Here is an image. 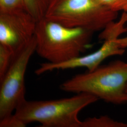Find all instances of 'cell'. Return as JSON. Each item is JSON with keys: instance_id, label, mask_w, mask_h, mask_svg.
Returning <instances> with one entry per match:
<instances>
[{"instance_id": "obj_1", "label": "cell", "mask_w": 127, "mask_h": 127, "mask_svg": "<svg viewBox=\"0 0 127 127\" xmlns=\"http://www.w3.org/2000/svg\"><path fill=\"white\" fill-rule=\"evenodd\" d=\"M93 33L81 28L66 27L43 18L37 22L35 52L47 62L64 63L80 56Z\"/></svg>"}, {"instance_id": "obj_2", "label": "cell", "mask_w": 127, "mask_h": 127, "mask_svg": "<svg viewBox=\"0 0 127 127\" xmlns=\"http://www.w3.org/2000/svg\"><path fill=\"white\" fill-rule=\"evenodd\" d=\"M99 99L86 93L68 98L46 101L22 100L15 115L26 124L38 123L42 127H82L80 112Z\"/></svg>"}, {"instance_id": "obj_3", "label": "cell", "mask_w": 127, "mask_h": 127, "mask_svg": "<svg viewBox=\"0 0 127 127\" xmlns=\"http://www.w3.org/2000/svg\"><path fill=\"white\" fill-rule=\"evenodd\" d=\"M127 62L116 60L92 71L78 74L64 82L61 90L86 93L115 104L127 103Z\"/></svg>"}, {"instance_id": "obj_4", "label": "cell", "mask_w": 127, "mask_h": 127, "mask_svg": "<svg viewBox=\"0 0 127 127\" xmlns=\"http://www.w3.org/2000/svg\"><path fill=\"white\" fill-rule=\"evenodd\" d=\"M97 0H50L44 18L66 27L102 31L117 18Z\"/></svg>"}, {"instance_id": "obj_5", "label": "cell", "mask_w": 127, "mask_h": 127, "mask_svg": "<svg viewBox=\"0 0 127 127\" xmlns=\"http://www.w3.org/2000/svg\"><path fill=\"white\" fill-rule=\"evenodd\" d=\"M127 13L123 12L118 21L108 24L101 31L98 38L104 41L103 45L98 50L84 56H79L62 63L51 64L45 62L40 64L35 73L40 75L55 70H65L79 67H85L88 71H92L100 66L101 63L110 57L123 55L125 50L119 45L120 36L127 32Z\"/></svg>"}, {"instance_id": "obj_6", "label": "cell", "mask_w": 127, "mask_h": 127, "mask_svg": "<svg viewBox=\"0 0 127 127\" xmlns=\"http://www.w3.org/2000/svg\"><path fill=\"white\" fill-rule=\"evenodd\" d=\"M36 47L34 35L28 45L14 58L4 77L0 81V120L12 114L18 104L26 98L25 73Z\"/></svg>"}, {"instance_id": "obj_7", "label": "cell", "mask_w": 127, "mask_h": 127, "mask_svg": "<svg viewBox=\"0 0 127 127\" xmlns=\"http://www.w3.org/2000/svg\"><path fill=\"white\" fill-rule=\"evenodd\" d=\"M37 22L26 9L0 11V44L11 51L14 58L32 39Z\"/></svg>"}, {"instance_id": "obj_8", "label": "cell", "mask_w": 127, "mask_h": 127, "mask_svg": "<svg viewBox=\"0 0 127 127\" xmlns=\"http://www.w3.org/2000/svg\"><path fill=\"white\" fill-rule=\"evenodd\" d=\"M82 127H127V123L115 121L107 116L86 119Z\"/></svg>"}, {"instance_id": "obj_9", "label": "cell", "mask_w": 127, "mask_h": 127, "mask_svg": "<svg viewBox=\"0 0 127 127\" xmlns=\"http://www.w3.org/2000/svg\"><path fill=\"white\" fill-rule=\"evenodd\" d=\"M50 0H24L27 11L37 21L44 18Z\"/></svg>"}, {"instance_id": "obj_10", "label": "cell", "mask_w": 127, "mask_h": 127, "mask_svg": "<svg viewBox=\"0 0 127 127\" xmlns=\"http://www.w3.org/2000/svg\"><path fill=\"white\" fill-rule=\"evenodd\" d=\"M13 59L11 51L0 44V81L4 77Z\"/></svg>"}, {"instance_id": "obj_11", "label": "cell", "mask_w": 127, "mask_h": 127, "mask_svg": "<svg viewBox=\"0 0 127 127\" xmlns=\"http://www.w3.org/2000/svg\"><path fill=\"white\" fill-rule=\"evenodd\" d=\"M101 4L111 10L127 13V0H97Z\"/></svg>"}, {"instance_id": "obj_12", "label": "cell", "mask_w": 127, "mask_h": 127, "mask_svg": "<svg viewBox=\"0 0 127 127\" xmlns=\"http://www.w3.org/2000/svg\"><path fill=\"white\" fill-rule=\"evenodd\" d=\"M23 9H26L24 0H0V11Z\"/></svg>"}, {"instance_id": "obj_13", "label": "cell", "mask_w": 127, "mask_h": 127, "mask_svg": "<svg viewBox=\"0 0 127 127\" xmlns=\"http://www.w3.org/2000/svg\"><path fill=\"white\" fill-rule=\"evenodd\" d=\"M27 124L15 114L0 120V127H24Z\"/></svg>"}, {"instance_id": "obj_14", "label": "cell", "mask_w": 127, "mask_h": 127, "mask_svg": "<svg viewBox=\"0 0 127 127\" xmlns=\"http://www.w3.org/2000/svg\"><path fill=\"white\" fill-rule=\"evenodd\" d=\"M118 42L121 48L125 49L127 48V36L124 38H119L118 39Z\"/></svg>"}, {"instance_id": "obj_15", "label": "cell", "mask_w": 127, "mask_h": 127, "mask_svg": "<svg viewBox=\"0 0 127 127\" xmlns=\"http://www.w3.org/2000/svg\"><path fill=\"white\" fill-rule=\"evenodd\" d=\"M126 92L127 93V87H126Z\"/></svg>"}]
</instances>
